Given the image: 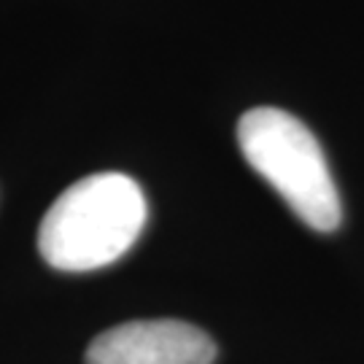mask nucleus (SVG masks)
<instances>
[{
  "label": "nucleus",
  "mask_w": 364,
  "mask_h": 364,
  "mask_svg": "<svg viewBox=\"0 0 364 364\" xmlns=\"http://www.w3.org/2000/svg\"><path fill=\"white\" fill-rule=\"evenodd\" d=\"M146 197L124 173H97L68 186L38 230L41 257L57 270L87 273L122 259L146 224Z\"/></svg>",
  "instance_id": "f257e3e1"
},
{
  "label": "nucleus",
  "mask_w": 364,
  "mask_h": 364,
  "mask_svg": "<svg viewBox=\"0 0 364 364\" xmlns=\"http://www.w3.org/2000/svg\"><path fill=\"white\" fill-rule=\"evenodd\" d=\"M237 144L248 165L311 230H338L343 205L332 170L321 144L297 117L270 105L251 108L237 122Z\"/></svg>",
  "instance_id": "f03ea898"
},
{
  "label": "nucleus",
  "mask_w": 364,
  "mask_h": 364,
  "mask_svg": "<svg viewBox=\"0 0 364 364\" xmlns=\"http://www.w3.org/2000/svg\"><path fill=\"white\" fill-rule=\"evenodd\" d=\"M216 343L176 318L127 321L90 343L87 364H213Z\"/></svg>",
  "instance_id": "7ed1b4c3"
}]
</instances>
